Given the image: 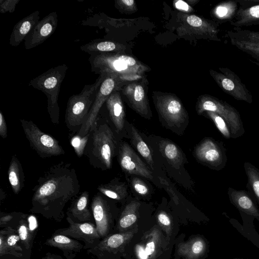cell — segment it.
<instances>
[{"mask_svg":"<svg viewBox=\"0 0 259 259\" xmlns=\"http://www.w3.org/2000/svg\"><path fill=\"white\" fill-rule=\"evenodd\" d=\"M80 190L75 169L64 161L51 166L40 177L33 189L29 211L60 222L64 218L66 204Z\"/></svg>","mask_w":259,"mask_h":259,"instance_id":"6da1fadb","label":"cell"},{"mask_svg":"<svg viewBox=\"0 0 259 259\" xmlns=\"http://www.w3.org/2000/svg\"><path fill=\"white\" fill-rule=\"evenodd\" d=\"M114 133L108 121L99 114L90 133L84 155L94 168L110 169L117 150Z\"/></svg>","mask_w":259,"mask_h":259,"instance_id":"7a4b0ae2","label":"cell"},{"mask_svg":"<svg viewBox=\"0 0 259 259\" xmlns=\"http://www.w3.org/2000/svg\"><path fill=\"white\" fill-rule=\"evenodd\" d=\"M104 77L105 74H100L94 83L85 85L80 93L73 95L69 98L65 111V122L70 131L77 133L80 130Z\"/></svg>","mask_w":259,"mask_h":259,"instance_id":"3957f363","label":"cell"},{"mask_svg":"<svg viewBox=\"0 0 259 259\" xmlns=\"http://www.w3.org/2000/svg\"><path fill=\"white\" fill-rule=\"evenodd\" d=\"M68 67L66 64L52 68L31 79L28 85L42 92L47 98V109L51 121L59 123L60 108L58 96Z\"/></svg>","mask_w":259,"mask_h":259,"instance_id":"277c9868","label":"cell"},{"mask_svg":"<svg viewBox=\"0 0 259 259\" xmlns=\"http://www.w3.org/2000/svg\"><path fill=\"white\" fill-rule=\"evenodd\" d=\"M89 61L91 70L95 73L113 74L119 78L125 75L140 73V65L133 57L109 53L91 55Z\"/></svg>","mask_w":259,"mask_h":259,"instance_id":"5b68a950","label":"cell"},{"mask_svg":"<svg viewBox=\"0 0 259 259\" xmlns=\"http://www.w3.org/2000/svg\"><path fill=\"white\" fill-rule=\"evenodd\" d=\"M196 109L199 114L211 111L222 117L228 124L232 139L244 135L245 130L239 112L227 102L212 96L203 95L199 97Z\"/></svg>","mask_w":259,"mask_h":259,"instance_id":"8992f818","label":"cell"},{"mask_svg":"<svg viewBox=\"0 0 259 259\" xmlns=\"http://www.w3.org/2000/svg\"><path fill=\"white\" fill-rule=\"evenodd\" d=\"M20 121L30 147L40 157L44 158L65 154L58 141L41 131L33 121L22 119Z\"/></svg>","mask_w":259,"mask_h":259,"instance_id":"52a82bcc","label":"cell"},{"mask_svg":"<svg viewBox=\"0 0 259 259\" xmlns=\"http://www.w3.org/2000/svg\"><path fill=\"white\" fill-rule=\"evenodd\" d=\"M153 99L159 117L169 127H180L187 121L186 110L176 96L154 92Z\"/></svg>","mask_w":259,"mask_h":259,"instance_id":"ba28073f","label":"cell"},{"mask_svg":"<svg viewBox=\"0 0 259 259\" xmlns=\"http://www.w3.org/2000/svg\"><path fill=\"white\" fill-rule=\"evenodd\" d=\"M219 72L210 69L209 73L219 87L226 94L238 101L252 103L251 93L239 77L227 68H219Z\"/></svg>","mask_w":259,"mask_h":259,"instance_id":"9c48e42d","label":"cell"},{"mask_svg":"<svg viewBox=\"0 0 259 259\" xmlns=\"http://www.w3.org/2000/svg\"><path fill=\"white\" fill-rule=\"evenodd\" d=\"M196 158L210 168L220 170L226 165L227 156L223 143L211 138H205L196 146Z\"/></svg>","mask_w":259,"mask_h":259,"instance_id":"30bf717a","label":"cell"},{"mask_svg":"<svg viewBox=\"0 0 259 259\" xmlns=\"http://www.w3.org/2000/svg\"><path fill=\"white\" fill-rule=\"evenodd\" d=\"M119 79L117 76L113 74H105L88 116L77 133V135L84 137L90 133L103 104L106 102L110 94L118 89Z\"/></svg>","mask_w":259,"mask_h":259,"instance_id":"8fae6325","label":"cell"},{"mask_svg":"<svg viewBox=\"0 0 259 259\" xmlns=\"http://www.w3.org/2000/svg\"><path fill=\"white\" fill-rule=\"evenodd\" d=\"M68 226L60 228L54 233L67 236L81 241L84 243V249H88L95 246L101 239L97 231L96 224L93 222L77 223L69 217H66Z\"/></svg>","mask_w":259,"mask_h":259,"instance_id":"7c38bea8","label":"cell"},{"mask_svg":"<svg viewBox=\"0 0 259 259\" xmlns=\"http://www.w3.org/2000/svg\"><path fill=\"white\" fill-rule=\"evenodd\" d=\"M109 199L98 192L92 199L91 209L101 239L110 234L113 222V213Z\"/></svg>","mask_w":259,"mask_h":259,"instance_id":"4fadbf2b","label":"cell"},{"mask_svg":"<svg viewBox=\"0 0 259 259\" xmlns=\"http://www.w3.org/2000/svg\"><path fill=\"white\" fill-rule=\"evenodd\" d=\"M37 226V220L34 215L16 212L14 220L7 227L16 230L21 243L30 257Z\"/></svg>","mask_w":259,"mask_h":259,"instance_id":"5bb4252c","label":"cell"},{"mask_svg":"<svg viewBox=\"0 0 259 259\" xmlns=\"http://www.w3.org/2000/svg\"><path fill=\"white\" fill-rule=\"evenodd\" d=\"M58 18L57 12H52L40 20L25 38L24 41L25 49H33L50 37L57 28Z\"/></svg>","mask_w":259,"mask_h":259,"instance_id":"9a60e30c","label":"cell"},{"mask_svg":"<svg viewBox=\"0 0 259 259\" xmlns=\"http://www.w3.org/2000/svg\"><path fill=\"white\" fill-rule=\"evenodd\" d=\"M119 163L125 172L153 179L152 172L134 150L125 142L121 143L118 151Z\"/></svg>","mask_w":259,"mask_h":259,"instance_id":"2e32d148","label":"cell"},{"mask_svg":"<svg viewBox=\"0 0 259 259\" xmlns=\"http://www.w3.org/2000/svg\"><path fill=\"white\" fill-rule=\"evenodd\" d=\"M23 248L15 229L11 227L0 231V259H30Z\"/></svg>","mask_w":259,"mask_h":259,"instance_id":"e0dca14e","label":"cell"},{"mask_svg":"<svg viewBox=\"0 0 259 259\" xmlns=\"http://www.w3.org/2000/svg\"><path fill=\"white\" fill-rule=\"evenodd\" d=\"M122 92L130 106L142 117L149 119L152 114L144 85L134 82L125 86Z\"/></svg>","mask_w":259,"mask_h":259,"instance_id":"ac0fdd59","label":"cell"},{"mask_svg":"<svg viewBox=\"0 0 259 259\" xmlns=\"http://www.w3.org/2000/svg\"><path fill=\"white\" fill-rule=\"evenodd\" d=\"M238 8L230 22L235 28L259 24V0H237Z\"/></svg>","mask_w":259,"mask_h":259,"instance_id":"d6986e66","label":"cell"},{"mask_svg":"<svg viewBox=\"0 0 259 259\" xmlns=\"http://www.w3.org/2000/svg\"><path fill=\"white\" fill-rule=\"evenodd\" d=\"M227 194L231 203L240 212L254 217L259 220V210L257 202L249 192L229 187Z\"/></svg>","mask_w":259,"mask_h":259,"instance_id":"ffe728a7","label":"cell"},{"mask_svg":"<svg viewBox=\"0 0 259 259\" xmlns=\"http://www.w3.org/2000/svg\"><path fill=\"white\" fill-rule=\"evenodd\" d=\"M44 244L61 250L66 259H74L77 254L84 249V245L79 241L55 233L46 240Z\"/></svg>","mask_w":259,"mask_h":259,"instance_id":"44dd1931","label":"cell"},{"mask_svg":"<svg viewBox=\"0 0 259 259\" xmlns=\"http://www.w3.org/2000/svg\"><path fill=\"white\" fill-rule=\"evenodd\" d=\"M89 197L90 194L87 191H83L79 196L75 197L68 208L66 215L75 222L93 223V215L89 207Z\"/></svg>","mask_w":259,"mask_h":259,"instance_id":"7402d4cb","label":"cell"},{"mask_svg":"<svg viewBox=\"0 0 259 259\" xmlns=\"http://www.w3.org/2000/svg\"><path fill=\"white\" fill-rule=\"evenodd\" d=\"M40 20V12L35 11L19 21L14 26L10 35L9 44L13 47L19 46L34 25Z\"/></svg>","mask_w":259,"mask_h":259,"instance_id":"603a6c76","label":"cell"},{"mask_svg":"<svg viewBox=\"0 0 259 259\" xmlns=\"http://www.w3.org/2000/svg\"><path fill=\"white\" fill-rule=\"evenodd\" d=\"M105 103L115 131L117 133L121 132L124 126L125 112L119 93L117 90L114 91Z\"/></svg>","mask_w":259,"mask_h":259,"instance_id":"cb8c5ba5","label":"cell"},{"mask_svg":"<svg viewBox=\"0 0 259 259\" xmlns=\"http://www.w3.org/2000/svg\"><path fill=\"white\" fill-rule=\"evenodd\" d=\"M8 176L13 192L19 194L24 186L25 177L22 165L15 155L10 161Z\"/></svg>","mask_w":259,"mask_h":259,"instance_id":"d4e9b609","label":"cell"},{"mask_svg":"<svg viewBox=\"0 0 259 259\" xmlns=\"http://www.w3.org/2000/svg\"><path fill=\"white\" fill-rule=\"evenodd\" d=\"M205 249L204 240L201 238L196 237L180 244L178 252L187 259H197L204 254Z\"/></svg>","mask_w":259,"mask_h":259,"instance_id":"484cf974","label":"cell"},{"mask_svg":"<svg viewBox=\"0 0 259 259\" xmlns=\"http://www.w3.org/2000/svg\"><path fill=\"white\" fill-rule=\"evenodd\" d=\"M97 189L99 192L106 197L116 201L122 200L127 194L125 184L116 180H112L107 184L99 185Z\"/></svg>","mask_w":259,"mask_h":259,"instance_id":"4316f807","label":"cell"},{"mask_svg":"<svg viewBox=\"0 0 259 259\" xmlns=\"http://www.w3.org/2000/svg\"><path fill=\"white\" fill-rule=\"evenodd\" d=\"M243 166L247 179L246 187L259 204V169L247 161Z\"/></svg>","mask_w":259,"mask_h":259,"instance_id":"83f0119b","label":"cell"},{"mask_svg":"<svg viewBox=\"0 0 259 259\" xmlns=\"http://www.w3.org/2000/svg\"><path fill=\"white\" fill-rule=\"evenodd\" d=\"M119 45L111 41L97 39L81 46L80 49L91 55L115 51L119 49Z\"/></svg>","mask_w":259,"mask_h":259,"instance_id":"f1b7e54d","label":"cell"},{"mask_svg":"<svg viewBox=\"0 0 259 259\" xmlns=\"http://www.w3.org/2000/svg\"><path fill=\"white\" fill-rule=\"evenodd\" d=\"M160 149L162 154L175 167H179L183 162V156L179 147L172 142L163 141Z\"/></svg>","mask_w":259,"mask_h":259,"instance_id":"f546056e","label":"cell"},{"mask_svg":"<svg viewBox=\"0 0 259 259\" xmlns=\"http://www.w3.org/2000/svg\"><path fill=\"white\" fill-rule=\"evenodd\" d=\"M140 204L137 201H132L123 209L118 222L117 228L122 231L134 224L137 220V210Z\"/></svg>","mask_w":259,"mask_h":259,"instance_id":"4dcf8cb0","label":"cell"},{"mask_svg":"<svg viewBox=\"0 0 259 259\" xmlns=\"http://www.w3.org/2000/svg\"><path fill=\"white\" fill-rule=\"evenodd\" d=\"M147 237L145 247H140L138 249V253L141 259H146L154 255L160 242V235L157 229L152 230L147 235Z\"/></svg>","mask_w":259,"mask_h":259,"instance_id":"1f68e13d","label":"cell"},{"mask_svg":"<svg viewBox=\"0 0 259 259\" xmlns=\"http://www.w3.org/2000/svg\"><path fill=\"white\" fill-rule=\"evenodd\" d=\"M131 134L132 143L135 148L144 158L150 167L153 169L154 162L151 152L137 129L132 125H131Z\"/></svg>","mask_w":259,"mask_h":259,"instance_id":"d6a6232c","label":"cell"},{"mask_svg":"<svg viewBox=\"0 0 259 259\" xmlns=\"http://www.w3.org/2000/svg\"><path fill=\"white\" fill-rule=\"evenodd\" d=\"M238 8L237 1H225L220 4L215 9L214 14L221 22L231 21Z\"/></svg>","mask_w":259,"mask_h":259,"instance_id":"836d02e7","label":"cell"},{"mask_svg":"<svg viewBox=\"0 0 259 259\" xmlns=\"http://www.w3.org/2000/svg\"><path fill=\"white\" fill-rule=\"evenodd\" d=\"M225 37L229 39L259 44V32L243 29L241 28L234 27L233 30L226 31Z\"/></svg>","mask_w":259,"mask_h":259,"instance_id":"e575fe53","label":"cell"},{"mask_svg":"<svg viewBox=\"0 0 259 259\" xmlns=\"http://www.w3.org/2000/svg\"><path fill=\"white\" fill-rule=\"evenodd\" d=\"M229 40L233 46L259 62V44L234 39Z\"/></svg>","mask_w":259,"mask_h":259,"instance_id":"d590c367","label":"cell"},{"mask_svg":"<svg viewBox=\"0 0 259 259\" xmlns=\"http://www.w3.org/2000/svg\"><path fill=\"white\" fill-rule=\"evenodd\" d=\"M205 113L207 117L213 121L219 131L225 138L227 139L231 138V133L228 124L222 117L211 111H205L203 113Z\"/></svg>","mask_w":259,"mask_h":259,"instance_id":"8d00e7d4","label":"cell"},{"mask_svg":"<svg viewBox=\"0 0 259 259\" xmlns=\"http://www.w3.org/2000/svg\"><path fill=\"white\" fill-rule=\"evenodd\" d=\"M89 137V133L84 137L76 134L73 136L70 140L71 145L78 157H81L84 154Z\"/></svg>","mask_w":259,"mask_h":259,"instance_id":"74e56055","label":"cell"},{"mask_svg":"<svg viewBox=\"0 0 259 259\" xmlns=\"http://www.w3.org/2000/svg\"><path fill=\"white\" fill-rule=\"evenodd\" d=\"M19 1L20 0H1L0 12L3 14L14 12Z\"/></svg>","mask_w":259,"mask_h":259,"instance_id":"f35d334b","label":"cell"},{"mask_svg":"<svg viewBox=\"0 0 259 259\" xmlns=\"http://www.w3.org/2000/svg\"><path fill=\"white\" fill-rule=\"evenodd\" d=\"M132 184L134 189L139 194L144 196L148 193V187L141 179L137 178H134L132 180Z\"/></svg>","mask_w":259,"mask_h":259,"instance_id":"ab89813d","label":"cell"},{"mask_svg":"<svg viewBox=\"0 0 259 259\" xmlns=\"http://www.w3.org/2000/svg\"><path fill=\"white\" fill-rule=\"evenodd\" d=\"M157 220L163 229L168 234L171 230V221L169 216L165 212L161 211L158 213Z\"/></svg>","mask_w":259,"mask_h":259,"instance_id":"60d3db41","label":"cell"},{"mask_svg":"<svg viewBox=\"0 0 259 259\" xmlns=\"http://www.w3.org/2000/svg\"><path fill=\"white\" fill-rule=\"evenodd\" d=\"M16 212L5 213L1 212L0 213V227L5 228L12 222L15 216Z\"/></svg>","mask_w":259,"mask_h":259,"instance_id":"b9f144b4","label":"cell"},{"mask_svg":"<svg viewBox=\"0 0 259 259\" xmlns=\"http://www.w3.org/2000/svg\"><path fill=\"white\" fill-rule=\"evenodd\" d=\"M8 129L5 116L2 111H0V135L2 138L7 137Z\"/></svg>","mask_w":259,"mask_h":259,"instance_id":"7bdbcfd3","label":"cell"},{"mask_svg":"<svg viewBox=\"0 0 259 259\" xmlns=\"http://www.w3.org/2000/svg\"><path fill=\"white\" fill-rule=\"evenodd\" d=\"M135 1L134 0H121L116 2V4L118 7L121 8H126L127 10H132L135 7Z\"/></svg>","mask_w":259,"mask_h":259,"instance_id":"ee69618b","label":"cell"},{"mask_svg":"<svg viewBox=\"0 0 259 259\" xmlns=\"http://www.w3.org/2000/svg\"><path fill=\"white\" fill-rule=\"evenodd\" d=\"M175 5L178 9L183 11L189 12L191 10V8L187 3L181 0L176 2Z\"/></svg>","mask_w":259,"mask_h":259,"instance_id":"f6af8a7d","label":"cell"},{"mask_svg":"<svg viewBox=\"0 0 259 259\" xmlns=\"http://www.w3.org/2000/svg\"><path fill=\"white\" fill-rule=\"evenodd\" d=\"M45 257L46 259H63L60 255L50 252H46Z\"/></svg>","mask_w":259,"mask_h":259,"instance_id":"bcb514c9","label":"cell"},{"mask_svg":"<svg viewBox=\"0 0 259 259\" xmlns=\"http://www.w3.org/2000/svg\"><path fill=\"white\" fill-rule=\"evenodd\" d=\"M42 259H46V258H45V256H44V257H42Z\"/></svg>","mask_w":259,"mask_h":259,"instance_id":"7dc6e473","label":"cell"}]
</instances>
